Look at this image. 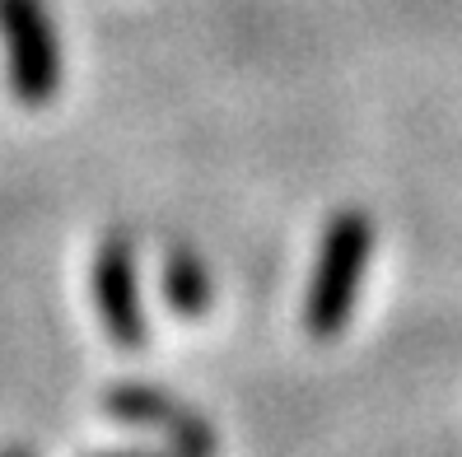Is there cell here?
I'll return each mask as SVG.
<instances>
[{
  "label": "cell",
  "instance_id": "cell-7",
  "mask_svg": "<svg viewBox=\"0 0 462 457\" xmlns=\"http://www.w3.org/2000/svg\"><path fill=\"white\" fill-rule=\"evenodd\" d=\"M0 457H33L29 448H0Z\"/></svg>",
  "mask_w": 462,
  "mask_h": 457
},
{
  "label": "cell",
  "instance_id": "cell-3",
  "mask_svg": "<svg viewBox=\"0 0 462 457\" xmlns=\"http://www.w3.org/2000/svg\"><path fill=\"white\" fill-rule=\"evenodd\" d=\"M94 308L107 341L117 351H145L150 345V317L141 304V285H135V243L126 229H107L94 252Z\"/></svg>",
  "mask_w": 462,
  "mask_h": 457
},
{
  "label": "cell",
  "instance_id": "cell-5",
  "mask_svg": "<svg viewBox=\"0 0 462 457\" xmlns=\"http://www.w3.org/2000/svg\"><path fill=\"white\" fill-rule=\"evenodd\" d=\"M210 299H215V280L206 271V261L197 248H169L164 257V304L173 317H187L197 322L210 313Z\"/></svg>",
  "mask_w": 462,
  "mask_h": 457
},
{
  "label": "cell",
  "instance_id": "cell-6",
  "mask_svg": "<svg viewBox=\"0 0 462 457\" xmlns=\"http://www.w3.org/2000/svg\"><path fill=\"white\" fill-rule=\"evenodd\" d=\"M98 457H178V452H150V448H122V452H98Z\"/></svg>",
  "mask_w": 462,
  "mask_h": 457
},
{
  "label": "cell",
  "instance_id": "cell-2",
  "mask_svg": "<svg viewBox=\"0 0 462 457\" xmlns=\"http://www.w3.org/2000/svg\"><path fill=\"white\" fill-rule=\"evenodd\" d=\"M0 38L10 61V94L23 107H42L61 89V42L42 0H0Z\"/></svg>",
  "mask_w": 462,
  "mask_h": 457
},
{
  "label": "cell",
  "instance_id": "cell-4",
  "mask_svg": "<svg viewBox=\"0 0 462 457\" xmlns=\"http://www.w3.org/2000/svg\"><path fill=\"white\" fill-rule=\"evenodd\" d=\"M103 411L122 425L159 429V434L169 439V452H178V457H220V434H215L192 407H182V401H173L159 388L117 383V388H107Z\"/></svg>",
  "mask_w": 462,
  "mask_h": 457
},
{
  "label": "cell",
  "instance_id": "cell-1",
  "mask_svg": "<svg viewBox=\"0 0 462 457\" xmlns=\"http://www.w3.org/2000/svg\"><path fill=\"white\" fill-rule=\"evenodd\" d=\"M374 220L365 210H337L318 243L309 299H304V327L313 341H332L346 332L350 313H356V294L365 280V266L374 257Z\"/></svg>",
  "mask_w": 462,
  "mask_h": 457
}]
</instances>
